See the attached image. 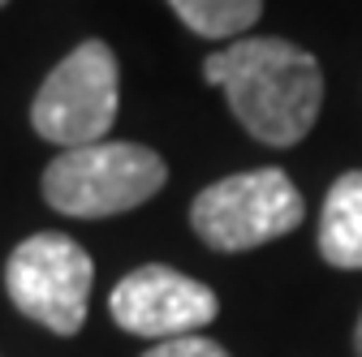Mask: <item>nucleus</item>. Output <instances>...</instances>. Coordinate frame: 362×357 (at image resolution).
<instances>
[{"label":"nucleus","mask_w":362,"mask_h":357,"mask_svg":"<svg viewBox=\"0 0 362 357\" xmlns=\"http://www.w3.org/2000/svg\"><path fill=\"white\" fill-rule=\"evenodd\" d=\"M203 78L220 86L250 138L267 147L302 143L324 104V73L289 39H233L203 61Z\"/></svg>","instance_id":"obj_1"},{"label":"nucleus","mask_w":362,"mask_h":357,"mask_svg":"<svg viewBox=\"0 0 362 357\" xmlns=\"http://www.w3.org/2000/svg\"><path fill=\"white\" fill-rule=\"evenodd\" d=\"M168 181V164L143 143H90L43 168V198L74 219H108L143 207Z\"/></svg>","instance_id":"obj_2"},{"label":"nucleus","mask_w":362,"mask_h":357,"mask_svg":"<svg viewBox=\"0 0 362 357\" xmlns=\"http://www.w3.org/2000/svg\"><path fill=\"white\" fill-rule=\"evenodd\" d=\"M121 65L104 39H86L43 78L30 104V125L43 143L61 151L104 143L117 121Z\"/></svg>","instance_id":"obj_3"},{"label":"nucleus","mask_w":362,"mask_h":357,"mask_svg":"<svg viewBox=\"0 0 362 357\" xmlns=\"http://www.w3.org/2000/svg\"><path fill=\"white\" fill-rule=\"evenodd\" d=\"M302 194L289 181V172L281 168H250L238 176L207 186L194 207H190V224L203 246L220 254H242L263 241H276L302 224Z\"/></svg>","instance_id":"obj_4"},{"label":"nucleus","mask_w":362,"mask_h":357,"mask_svg":"<svg viewBox=\"0 0 362 357\" xmlns=\"http://www.w3.org/2000/svg\"><path fill=\"white\" fill-rule=\"evenodd\" d=\"M90 284H95V262L65 233H35L5 262L9 301L57 336H78L86 323Z\"/></svg>","instance_id":"obj_5"},{"label":"nucleus","mask_w":362,"mask_h":357,"mask_svg":"<svg viewBox=\"0 0 362 357\" xmlns=\"http://www.w3.org/2000/svg\"><path fill=\"white\" fill-rule=\"evenodd\" d=\"M108 310H112V323L129 336L173 340V336H194L199 327H207L220 301L207 284L173 272L164 262H147L112 289Z\"/></svg>","instance_id":"obj_6"},{"label":"nucleus","mask_w":362,"mask_h":357,"mask_svg":"<svg viewBox=\"0 0 362 357\" xmlns=\"http://www.w3.org/2000/svg\"><path fill=\"white\" fill-rule=\"evenodd\" d=\"M320 254L341 272L362 267V172L337 176L320 215Z\"/></svg>","instance_id":"obj_7"},{"label":"nucleus","mask_w":362,"mask_h":357,"mask_svg":"<svg viewBox=\"0 0 362 357\" xmlns=\"http://www.w3.org/2000/svg\"><path fill=\"white\" fill-rule=\"evenodd\" d=\"M168 5L203 39H233L250 30L263 13V0H168Z\"/></svg>","instance_id":"obj_8"},{"label":"nucleus","mask_w":362,"mask_h":357,"mask_svg":"<svg viewBox=\"0 0 362 357\" xmlns=\"http://www.w3.org/2000/svg\"><path fill=\"white\" fill-rule=\"evenodd\" d=\"M143 357H229V349H220L207 336H173V340H156Z\"/></svg>","instance_id":"obj_9"},{"label":"nucleus","mask_w":362,"mask_h":357,"mask_svg":"<svg viewBox=\"0 0 362 357\" xmlns=\"http://www.w3.org/2000/svg\"><path fill=\"white\" fill-rule=\"evenodd\" d=\"M354 349H358V357H362V315H358V327H354Z\"/></svg>","instance_id":"obj_10"},{"label":"nucleus","mask_w":362,"mask_h":357,"mask_svg":"<svg viewBox=\"0 0 362 357\" xmlns=\"http://www.w3.org/2000/svg\"><path fill=\"white\" fill-rule=\"evenodd\" d=\"M5 5H9V0H0V9H5Z\"/></svg>","instance_id":"obj_11"}]
</instances>
